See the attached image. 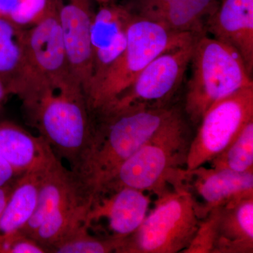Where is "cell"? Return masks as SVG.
Here are the masks:
<instances>
[{
  "label": "cell",
  "mask_w": 253,
  "mask_h": 253,
  "mask_svg": "<svg viewBox=\"0 0 253 253\" xmlns=\"http://www.w3.org/2000/svg\"><path fill=\"white\" fill-rule=\"evenodd\" d=\"M8 86L10 94L21 99L28 124L75 172L91 129V113L79 83L54 81L26 68Z\"/></svg>",
  "instance_id": "cell-1"
},
{
  "label": "cell",
  "mask_w": 253,
  "mask_h": 253,
  "mask_svg": "<svg viewBox=\"0 0 253 253\" xmlns=\"http://www.w3.org/2000/svg\"><path fill=\"white\" fill-rule=\"evenodd\" d=\"M253 120V86L219 100L205 113L194 131L186 170L204 166L236 139Z\"/></svg>",
  "instance_id": "cell-8"
},
{
  "label": "cell",
  "mask_w": 253,
  "mask_h": 253,
  "mask_svg": "<svg viewBox=\"0 0 253 253\" xmlns=\"http://www.w3.org/2000/svg\"><path fill=\"white\" fill-rule=\"evenodd\" d=\"M189 65L191 76L181 106L195 129L214 103L253 86L252 76L236 50L206 33L196 39Z\"/></svg>",
  "instance_id": "cell-4"
},
{
  "label": "cell",
  "mask_w": 253,
  "mask_h": 253,
  "mask_svg": "<svg viewBox=\"0 0 253 253\" xmlns=\"http://www.w3.org/2000/svg\"><path fill=\"white\" fill-rule=\"evenodd\" d=\"M199 36L169 31L158 23L132 15L122 54L86 96L90 113L112 102L158 55L184 45Z\"/></svg>",
  "instance_id": "cell-5"
},
{
  "label": "cell",
  "mask_w": 253,
  "mask_h": 253,
  "mask_svg": "<svg viewBox=\"0 0 253 253\" xmlns=\"http://www.w3.org/2000/svg\"><path fill=\"white\" fill-rule=\"evenodd\" d=\"M44 247L21 231L0 238V253H44Z\"/></svg>",
  "instance_id": "cell-23"
},
{
  "label": "cell",
  "mask_w": 253,
  "mask_h": 253,
  "mask_svg": "<svg viewBox=\"0 0 253 253\" xmlns=\"http://www.w3.org/2000/svg\"><path fill=\"white\" fill-rule=\"evenodd\" d=\"M183 185L191 194L200 220L212 209L253 196V172L239 173L200 166L186 170Z\"/></svg>",
  "instance_id": "cell-11"
},
{
  "label": "cell",
  "mask_w": 253,
  "mask_h": 253,
  "mask_svg": "<svg viewBox=\"0 0 253 253\" xmlns=\"http://www.w3.org/2000/svg\"><path fill=\"white\" fill-rule=\"evenodd\" d=\"M23 0H0V18L11 21ZM12 23V22H11Z\"/></svg>",
  "instance_id": "cell-26"
},
{
  "label": "cell",
  "mask_w": 253,
  "mask_h": 253,
  "mask_svg": "<svg viewBox=\"0 0 253 253\" xmlns=\"http://www.w3.org/2000/svg\"><path fill=\"white\" fill-rule=\"evenodd\" d=\"M18 176L11 165L0 156V187L12 184Z\"/></svg>",
  "instance_id": "cell-25"
},
{
  "label": "cell",
  "mask_w": 253,
  "mask_h": 253,
  "mask_svg": "<svg viewBox=\"0 0 253 253\" xmlns=\"http://www.w3.org/2000/svg\"><path fill=\"white\" fill-rule=\"evenodd\" d=\"M181 106H131L91 113L89 141L73 172L94 196Z\"/></svg>",
  "instance_id": "cell-2"
},
{
  "label": "cell",
  "mask_w": 253,
  "mask_h": 253,
  "mask_svg": "<svg viewBox=\"0 0 253 253\" xmlns=\"http://www.w3.org/2000/svg\"><path fill=\"white\" fill-rule=\"evenodd\" d=\"M194 134L181 106L99 191L129 187L160 196L182 185Z\"/></svg>",
  "instance_id": "cell-3"
},
{
  "label": "cell",
  "mask_w": 253,
  "mask_h": 253,
  "mask_svg": "<svg viewBox=\"0 0 253 253\" xmlns=\"http://www.w3.org/2000/svg\"><path fill=\"white\" fill-rule=\"evenodd\" d=\"M13 184H14L0 187V215L4 211L6 203L9 199L11 190L13 188Z\"/></svg>",
  "instance_id": "cell-27"
},
{
  "label": "cell",
  "mask_w": 253,
  "mask_h": 253,
  "mask_svg": "<svg viewBox=\"0 0 253 253\" xmlns=\"http://www.w3.org/2000/svg\"><path fill=\"white\" fill-rule=\"evenodd\" d=\"M208 164L211 168L232 172H253V120L244 126L222 152Z\"/></svg>",
  "instance_id": "cell-19"
},
{
  "label": "cell",
  "mask_w": 253,
  "mask_h": 253,
  "mask_svg": "<svg viewBox=\"0 0 253 253\" xmlns=\"http://www.w3.org/2000/svg\"><path fill=\"white\" fill-rule=\"evenodd\" d=\"M154 206L118 253H179L189 247L200 219L188 190L176 186L157 196Z\"/></svg>",
  "instance_id": "cell-6"
},
{
  "label": "cell",
  "mask_w": 253,
  "mask_h": 253,
  "mask_svg": "<svg viewBox=\"0 0 253 253\" xmlns=\"http://www.w3.org/2000/svg\"><path fill=\"white\" fill-rule=\"evenodd\" d=\"M253 253V196L221 207L212 253Z\"/></svg>",
  "instance_id": "cell-17"
},
{
  "label": "cell",
  "mask_w": 253,
  "mask_h": 253,
  "mask_svg": "<svg viewBox=\"0 0 253 253\" xmlns=\"http://www.w3.org/2000/svg\"><path fill=\"white\" fill-rule=\"evenodd\" d=\"M122 240L104 239L91 234L85 226L55 244L49 253H118Z\"/></svg>",
  "instance_id": "cell-20"
},
{
  "label": "cell",
  "mask_w": 253,
  "mask_h": 253,
  "mask_svg": "<svg viewBox=\"0 0 253 253\" xmlns=\"http://www.w3.org/2000/svg\"><path fill=\"white\" fill-rule=\"evenodd\" d=\"M0 156L18 176L44 172L59 161L42 138L9 121L0 123Z\"/></svg>",
  "instance_id": "cell-16"
},
{
  "label": "cell",
  "mask_w": 253,
  "mask_h": 253,
  "mask_svg": "<svg viewBox=\"0 0 253 253\" xmlns=\"http://www.w3.org/2000/svg\"><path fill=\"white\" fill-rule=\"evenodd\" d=\"M26 68L27 63L20 38L0 44V78L7 84Z\"/></svg>",
  "instance_id": "cell-21"
},
{
  "label": "cell",
  "mask_w": 253,
  "mask_h": 253,
  "mask_svg": "<svg viewBox=\"0 0 253 253\" xmlns=\"http://www.w3.org/2000/svg\"><path fill=\"white\" fill-rule=\"evenodd\" d=\"M71 74L89 92L93 76L90 33L94 12L91 0H54Z\"/></svg>",
  "instance_id": "cell-12"
},
{
  "label": "cell",
  "mask_w": 253,
  "mask_h": 253,
  "mask_svg": "<svg viewBox=\"0 0 253 253\" xmlns=\"http://www.w3.org/2000/svg\"><path fill=\"white\" fill-rule=\"evenodd\" d=\"M205 33L236 49L253 76V0H220Z\"/></svg>",
  "instance_id": "cell-15"
},
{
  "label": "cell",
  "mask_w": 253,
  "mask_h": 253,
  "mask_svg": "<svg viewBox=\"0 0 253 253\" xmlns=\"http://www.w3.org/2000/svg\"><path fill=\"white\" fill-rule=\"evenodd\" d=\"M99 5L111 4V3L117 2V0H94Z\"/></svg>",
  "instance_id": "cell-29"
},
{
  "label": "cell",
  "mask_w": 253,
  "mask_h": 253,
  "mask_svg": "<svg viewBox=\"0 0 253 253\" xmlns=\"http://www.w3.org/2000/svg\"><path fill=\"white\" fill-rule=\"evenodd\" d=\"M221 207L214 208L201 219L199 227L189 247L182 253H212L217 236Z\"/></svg>",
  "instance_id": "cell-22"
},
{
  "label": "cell",
  "mask_w": 253,
  "mask_h": 253,
  "mask_svg": "<svg viewBox=\"0 0 253 253\" xmlns=\"http://www.w3.org/2000/svg\"><path fill=\"white\" fill-rule=\"evenodd\" d=\"M132 14L117 2L100 5L94 12L90 33L93 76L89 92L122 54Z\"/></svg>",
  "instance_id": "cell-14"
},
{
  "label": "cell",
  "mask_w": 253,
  "mask_h": 253,
  "mask_svg": "<svg viewBox=\"0 0 253 253\" xmlns=\"http://www.w3.org/2000/svg\"><path fill=\"white\" fill-rule=\"evenodd\" d=\"M23 30L11 21L0 18V44L18 39Z\"/></svg>",
  "instance_id": "cell-24"
},
{
  "label": "cell",
  "mask_w": 253,
  "mask_h": 253,
  "mask_svg": "<svg viewBox=\"0 0 253 253\" xmlns=\"http://www.w3.org/2000/svg\"><path fill=\"white\" fill-rule=\"evenodd\" d=\"M197 38L158 55L126 90L107 106L94 112L115 111L131 106L165 107L175 104L174 97L189 68Z\"/></svg>",
  "instance_id": "cell-7"
},
{
  "label": "cell",
  "mask_w": 253,
  "mask_h": 253,
  "mask_svg": "<svg viewBox=\"0 0 253 253\" xmlns=\"http://www.w3.org/2000/svg\"><path fill=\"white\" fill-rule=\"evenodd\" d=\"M1 107H0V110H1Z\"/></svg>",
  "instance_id": "cell-30"
},
{
  "label": "cell",
  "mask_w": 253,
  "mask_h": 253,
  "mask_svg": "<svg viewBox=\"0 0 253 253\" xmlns=\"http://www.w3.org/2000/svg\"><path fill=\"white\" fill-rule=\"evenodd\" d=\"M220 0H125L133 16L149 20L169 31L202 34Z\"/></svg>",
  "instance_id": "cell-13"
},
{
  "label": "cell",
  "mask_w": 253,
  "mask_h": 253,
  "mask_svg": "<svg viewBox=\"0 0 253 253\" xmlns=\"http://www.w3.org/2000/svg\"><path fill=\"white\" fill-rule=\"evenodd\" d=\"M46 171L26 173L14 181L9 199L0 215V238L21 231L31 219L36 209L42 178Z\"/></svg>",
  "instance_id": "cell-18"
},
{
  "label": "cell",
  "mask_w": 253,
  "mask_h": 253,
  "mask_svg": "<svg viewBox=\"0 0 253 253\" xmlns=\"http://www.w3.org/2000/svg\"><path fill=\"white\" fill-rule=\"evenodd\" d=\"M20 41L27 68L32 71L54 81L75 80L70 70L54 0L52 6L41 19L23 30Z\"/></svg>",
  "instance_id": "cell-10"
},
{
  "label": "cell",
  "mask_w": 253,
  "mask_h": 253,
  "mask_svg": "<svg viewBox=\"0 0 253 253\" xmlns=\"http://www.w3.org/2000/svg\"><path fill=\"white\" fill-rule=\"evenodd\" d=\"M10 94L9 86L7 83L0 78V107L6 101V98Z\"/></svg>",
  "instance_id": "cell-28"
},
{
  "label": "cell",
  "mask_w": 253,
  "mask_h": 253,
  "mask_svg": "<svg viewBox=\"0 0 253 253\" xmlns=\"http://www.w3.org/2000/svg\"><path fill=\"white\" fill-rule=\"evenodd\" d=\"M151 203L150 195L132 188L99 191L91 201L85 226L99 237L126 239L141 225Z\"/></svg>",
  "instance_id": "cell-9"
}]
</instances>
